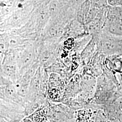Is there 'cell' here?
<instances>
[{"mask_svg": "<svg viewBox=\"0 0 122 122\" xmlns=\"http://www.w3.org/2000/svg\"><path fill=\"white\" fill-rule=\"evenodd\" d=\"M118 120L120 121V122H122V113H120L118 117Z\"/></svg>", "mask_w": 122, "mask_h": 122, "instance_id": "obj_3", "label": "cell"}, {"mask_svg": "<svg viewBox=\"0 0 122 122\" xmlns=\"http://www.w3.org/2000/svg\"><path fill=\"white\" fill-rule=\"evenodd\" d=\"M108 4L111 6H122V0H107Z\"/></svg>", "mask_w": 122, "mask_h": 122, "instance_id": "obj_2", "label": "cell"}, {"mask_svg": "<svg viewBox=\"0 0 122 122\" xmlns=\"http://www.w3.org/2000/svg\"><path fill=\"white\" fill-rule=\"evenodd\" d=\"M113 103L116 111L118 113H122V96L119 97Z\"/></svg>", "mask_w": 122, "mask_h": 122, "instance_id": "obj_1", "label": "cell"}]
</instances>
